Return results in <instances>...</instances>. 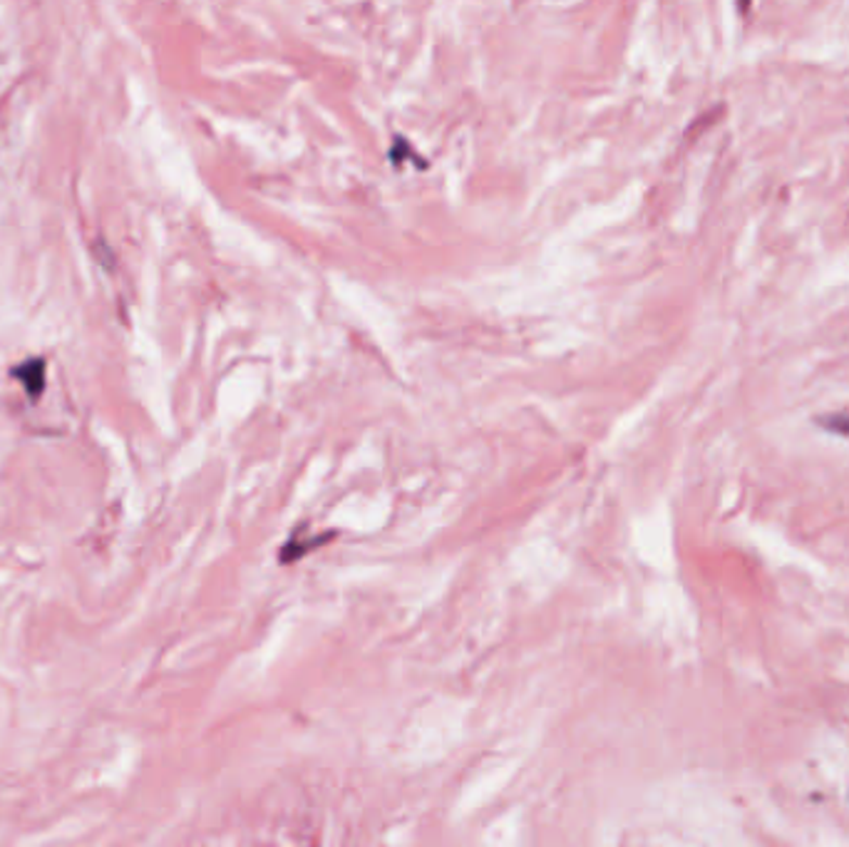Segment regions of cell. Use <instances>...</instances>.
Returning <instances> with one entry per match:
<instances>
[{
    "instance_id": "6da1fadb",
    "label": "cell",
    "mask_w": 849,
    "mask_h": 847,
    "mask_svg": "<svg viewBox=\"0 0 849 847\" xmlns=\"http://www.w3.org/2000/svg\"><path fill=\"white\" fill-rule=\"evenodd\" d=\"M13 376L21 380L25 391H28L33 397H38L46 388V361L42 358H30L25 361L23 366L13 370Z\"/></svg>"
}]
</instances>
